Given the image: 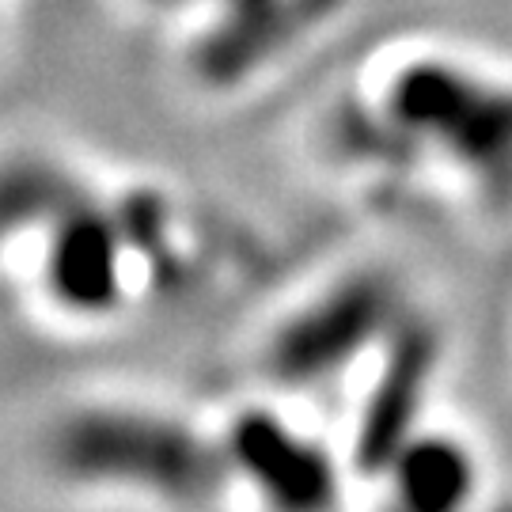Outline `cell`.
<instances>
[{"label": "cell", "instance_id": "obj_1", "mask_svg": "<svg viewBox=\"0 0 512 512\" xmlns=\"http://www.w3.org/2000/svg\"><path fill=\"white\" fill-rule=\"evenodd\" d=\"M391 118L490 179H512V92L448 61H414L387 95Z\"/></svg>", "mask_w": 512, "mask_h": 512}, {"label": "cell", "instance_id": "obj_2", "mask_svg": "<svg viewBox=\"0 0 512 512\" xmlns=\"http://www.w3.org/2000/svg\"><path fill=\"white\" fill-rule=\"evenodd\" d=\"M61 456L80 475H110L141 482L175 497H198L213 490L217 459L198 440L148 418H95L76 421L61 440Z\"/></svg>", "mask_w": 512, "mask_h": 512}, {"label": "cell", "instance_id": "obj_3", "mask_svg": "<svg viewBox=\"0 0 512 512\" xmlns=\"http://www.w3.org/2000/svg\"><path fill=\"white\" fill-rule=\"evenodd\" d=\"M391 304L376 281H349L323 304L308 308L274 346V372L289 384L323 380L334 368L349 365L387 327Z\"/></svg>", "mask_w": 512, "mask_h": 512}, {"label": "cell", "instance_id": "obj_4", "mask_svg": "<svg viewBox=\"0 0 512 512\" xmlns=\"http://www.w3.org/2000/svg\"><path fill=\"white\" fill-rule=\"evenodd\" d=\"M437 368V342L425 327L395 330L391 357L376 380L372 403L365 406L357 459L368 471H387L403 444L414 437V421L425 403V387Z\"/></svg>", "mask_w": 512, "mask_h": 512}, {"label": "cell", "instance_id": "obj_5", "mask_svg": "<svg viewBox=\"0 0 512 512\" xmlns=\"http://www.w3.org/2000/svg\"><path fill=\"white\" fill-rule=\"evenodd\" d=\"M122 239L114 224L88 209H61L54 243H50V289L57 304L84 315H103L118 304L122 293Z\"/></svg>", "mask_w": 512, "mask_h": 512}, {"label": "cell", "instance_id": "obj_6", "mask_svg": "<svg viewBox=\"0 0 512 512\" xmlns=\"http://www.w3.org/2000/svg\"><path fill=\"white\" fill-rule=\"evenodd\" d=\"M232 456L277 505L311 509L334 497V471L304 437L270 414H243L232 429Z\"/></svg>", "mask_w": 512, "mask_h": 512}, {"label": "cell", "instance_id": "obj_7", "mask_svg": "<svg viewBox=\"0 0 512 512\" xmlns=\"http://www.w3.org/2000/svg\"><path fill=\"white\" fill-rule=\"evenodd\" d=\"M387 471L395 475L399 501L421 512L456 509L475 494V463L456 440L410 437Z\"/></svg>", "mask_w": 512, "mask_h": 512}, {"label": "cell", "instance_id": "obj_8", "mask_svg": "<svg viewBox=\"0 0 512 512\" xmlns=\"http://www.w3.org/2000/svg\"><path fill=\"white\" fill-rule=\"evenodd\" d=\"M65 209V186L42 167H0V243L42 213Z\"/></svg>", "mask_w": 512, "mask_h": 512}]
</instances>
